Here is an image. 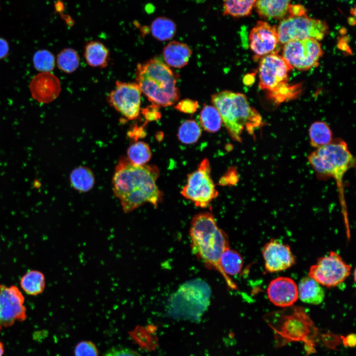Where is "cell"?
<instances>
[{"instance_id": "6da1fadb", "label": "cell", "mask_w": 356, "mask_h": 356, "mask_svg": "<svg viewBox=\"0 0 356 356\" xmlns=\"http://www.w3.org/2000/svg\"><path fill=\"white\" fill-rule=\"evenodd\" d=\"M159 175L155 165H135L126 157H120L112 178L113 191L125 213L132 212L145 203L157 207L163 195L156 184Z\"/></svg>"}, {"instance_id": "7a4b0ae2", "label": "cell", "mask_w": 356, "mask_h": 356, "mask_svg": "<svg viewBox=\"0 0 356 356\" xmlns=\"http://www.w3.org/2000/svg\"><path fill=\"white\" fill-rule=\"evenodd\" d=\"M190 236L192 250L198 259L208 268L218 271L229 288L237 289L236 284L221 267V255L229 248L228 239L226 233L218 226L211 213H199L192 218Z\"/></svg>"}, {"instance_id": "3957f363", "label": "cell", "mask_w": 356, "mask_h": 356, "mask_svg": "<svg viewBox=\"0 0 356 356\" xmlns=\"http://www.w3.org/2000/svg\"><path fill=\"white\" fill-rule=\"evenodd\" d=\"M178 78V75L158 58L137 66L136 83L149 100L159 107L172 105L179 98Z\"/></svg>"}, {"instance_id": "277c9868", "label": "cell", "mask_w": 356, "mask_h": 356, "mask_svg": "<svg viewBox=\"0 0 356 356\" xmlns=\"http://www.w3.org/2000/svg\"><path fill=\"white\" fill-rule=\"evenodd\" d=\"M211 100L233 140L241 142L244 130L253 134L261 126V116L250 105L244 94L223 90L213 94Z\"/></svg>"}, {"instance_id": "5b68a950", "label": "cell", "mask_w": 356, "mask_h": 356, "mask_svg": "<svg viewBox=\"0 0 356 356\" xmlns=\"http://www.w3.org/2000/svg\"><path fill=\"white\" fill-rule=\"evenodd\" d=\"M308 162L320 178H332L336 181L343 214L347 219L343 179L346 172L355 166L356 160L347 144L340 139H333L328 144L310 154Z\"/></svg>"}, {"instance_id": "8992f818", "label": "cell", "mask_w": 356, "mask_h": 356, "mask_svg": "<svg viewBox=\"0 0 356 356\" xmlns=\"http://www.w3.org/2000/svg\"><path fill=\"white\" fill-rule=\"evenodd\" d=\"M265 320L274 330L277 339L281 338L282 344L302 341L306 343L317 329L304 308L290 306L268 313Z\"/></svg>"}, {"instance_id": "52a82bcc", "label": "cell", "mask_w": 356, "mask_h": 356, "mask_svg": "<svg viewBox=\"0 0 356 356\" xmlns=\"http://www.w3.org/2000/svg\"><path fill=\"white\" fill-rule=\"evenodd\" d=\"M276 27L280 44H283L307 39L320 41L329 32L325 21L309 17L305 7L300 4H291L287 15Z\"/></svg>"}, {"instance_id": "ba28073f", "label": "cell", "mask_w": 356, "mask_h": 356, "mask_svg": "<svg viewBox=\"0 0 356 356\" xmlns=\"http://www.w3.org/2000/svg\"><path fill=\"white\" fill-rule=\"evenodd\" d=\"M293 68L281 55L273 52L262 58L259 66V86L276 101L295 95L297 86H289V74Z\"/></svg>"}, {"instance_id": "9c48e42d", "label": "cell", "mask_w": 356, "mask_h": 356, "mask_svg": "<svg viewBox=\"0 0 356 356\" xmlns=\"http://www.w3.org/2000/svg\"><path fill=\"white\" fill-rule=\"evenodd\" d=\"M211 290L204 281L195 279L182 284L168 303L169 312L174 316L197 318L210 303Z\"/></svg>"}, {"instance_id": "30bf717a", "label": "cell", "mask_w": 356, "mask_h": 356, "mask_svg": "<svg viewBox=\"0 0 356 356\" xmlns=\"http://www.w3.org/2000/svg\"><path fill=\"white\" fill-rule=\"evenodd\" d=\"M181 194L200 208H207L218 196V191L211 176V167L208 159H203L197 169L187 176L186 183Z\"/></svg>"}, {"instance_id": "8fae6325", "label": "cell", "mask_w": 356, "mask_h": 356, "mask_svg": "<svg viewBox=\"0 0 356 356\" xmlns=\"http://www.w3.org/2000/svg\"><path fill=\"white\" fill-rule=\"evenodd\" d=\"M351 273V267L338 254L331 251L317 259L310 267L308 275L321 286L334 287L345 281Z\"/></svg>"}, {"instance_id": "7c38bea8", "label": "cell", "mask_w": 356, "mask_h": 356, "mask_svg": "<svg viewBox=\"0 0 356 356\" xmlns=\"http://www.w3.org/2000/svg\"><path fill=\"white\" fill-rule=\"evenodd\" d=\"M322 54L318 41L307 39L284 44L281 56L293 68L305 71L316 66Z\"/></svg>"}, {"instance_id": "4fadbf2b", "label": "cell", "mask_w": 356, "mask_h": 356, "mask_svg": "<svg viewBox=\"0 0 356 356\" xmlns=\"http://www.w3.org/2000/svg\"><path fill=\"white\" fill-rule=\"evenodd\" d=\"M141 93L136 83L117 81L115 89L108 96V101L126 119L134 120L140 112Z\"/></svg>"}, {"instance_id": "5bb4252c", "label": "cell", "mask_w": 356, "mask_h": 356, "mask_svg": "<svg viewBox=\"0 0 356 356\" xmlns=\"http://www.w3.org/2000/svg\"><path fill=\"white\" fill-rule=\"evenodd\" d=\"M24 301V297L17 287L0 284V332L16 321L26 319Z\"/></svg>"}, {"instance_id": "9a60e30c", "label": "cell", "mask_w": 356, "mask_h": 356, "mask_svg": "<svg viewBox=\"0 0 356 356\" xmlns=\"http://www.w3.org/2000/svg\"><path fill=\"white\" fill-rule=\"evenodd\" d=\"M249 46L257 58L274 52L280 44L276 26L258 21L249 35Z\"/></svg>"}, {"instance_id": "2e32d148", "label": "cell", "mask_w": 356, "mask_h": 356, "mask_svg": "<svg viewBox=\"0 0 356 356\" xmlns=\"http://www.w3.org/2000/svg\"><path fill=\"white\" fill-rule=\"evenodd\" d=\"M262 254L265 269L269 272L286 270L296 262L290 247L275 239H271L263 247Z\"/></svg>"}, {"instance_id": "e0dca14e", "label": "cell", "mask_w": 356, "mask_h": 356, "mask_svg": "<svg viewBox=\"0 0 356 356\" xmlns=\"http://www.w3.org/2000/svg\"><path fill=\"white\" fill-rule=\"evenodd\" d=\"M267 295L274 305L282 308L289 307L298 298V286L291 278L280 276L270 282Z\"/></svg>"}, {"instance_id": "ac0fdd59", "label": "cell", "mask_w": 356, "mask_h": 356, "mask_svg": "<svg viewBox=\"0 0 356 356\" xmlns=\"http://www.w3.org/2000/svg\"><path fill=\"white\" fill-rule=\"evenodd\" d=\"M32 97L37 101L47 103L58 96L61 87L59 79L50 72H41L33 77L30 84Z\"/></svg>"}, {"instance_id": "d6986e66", "label": "cell", "mask_w": 356, "mask_h": 356, "mask_svg": "<svg viewBox=\"0 0 356 356\" xmlns=\"http://www.w3.org/2000/svg\"><path fill=\"white\" fill-rule=\"evenodd\" d=\"M192 55V50L186 44L173 41L163 48V56L168 66L181 68L186 66Z\"/></svg>"}, {"instance_id": "ffe728a7", "label": "cell", "mask_w": 356, "mask_h": 356, "mask_svg": "<svg viewBox=\"0 0 356 356\" xmlns=\"http://www.w3.org/2000/svg\"><path fill=\"white\" fill-rule=\"evenodd\" d=\"M292 0H257L255 8L262 18L281 20L287 15Z\"/></svg>"}, {"instance_id": "44dd1931", "label": "cell", "mask_w": 356, "mask_h": 356, "mask_svg": "<svg viewBox=\"0 0 356 356\" xmlns=\"http://www.w3.org/2000/svg\"><path fill=\"white\" fill-rule=\"evenodd\" d=\"M298 290V297L306 303L319 305L325 298V292L322 286L309 276L301 280Z\"/></svg>"}, {"instance_id": "7402d4cb", "label": "cell", "mask_w": 356, "mask_h": 356, "mask_svg": "<svg viewBox=\"0 0 356 356\" xmlns=\"http://www.w3.org/2000/svg\"><path fill=\"white\" fill-rule=\"evenodd\" d=\"M84 56L87 63L93 67L103 68L108 64L109 51L100 42L88 43L85 47Z\"/></svg>"}, {"instance_id": "603a6c76", "label": "cell", "mask_w": 356, "mask_h": 356, "mask_svg": "<svg viewBox=\"0 0 356 356\" xmlns=\"http://www.w3.org/2000/svg\"><path fill=\"white\" fill-rule=\"evenodd\" d=\"M69 179L72 187L80 192L89 191L95 183V177L93 172L89 168L83 166L73 169L70 175Z\"/></svg>"}, {"instance_id": "cb8c5ba5", "label": "cell", "mask_w": 356, "mask_h": 356, "mask_svg": "<svg viewBox=\"0 0 356 356\" xmlns=\"http://www.w3.org/2000/svg\"><path fill=\"white\" fill-rule=\"evenodd\" d=\"M20 284L21 288L27 294L37 296L44 291L45 286V277L42 272L31 270L23 275Z\"/></svg>"}, {"instance_id": "d4e9b609", "label": "cell", "mask_w": 356, "mask_h": 356, "mask_svg": "<svg viewBox=\"0 0 356 356\" xmlns=\"http://www.w3.org/2000/svg\"><path fill=\"white\" fill-rule=\"evenodd\" d=\"M309 135L311 145L316 149L328 144L333 140L331 130L323 122L317 121L312 124Z\"/></svg>"}, {"instance_id": "484cf974", "label": "cell", "mask_w": 356, "mask_h": 356, "mask_svg": "<svg viewBox=\"0 0 356 356\" xmlns=\"http://www.w3.org/2000/svg\"><path fill=\"white\" fill-rule=\"evenodd\" d=\"M177 26L171 19L165 17H158L151 23L150 32L157 40L166 41L172 39L176 34Z\"/></svg>"}, {"instance_id": "4316f807", "label": "cell", "mask_w": 356, "mask_h": 356, "mask_svg": "<svg viewBox=\"0 0 356 356\" xmlns=\"http://www.w3.org/2000/svg\"><path fill=\"white\" fill-rule=\"evenodd\" d=\"M257 0H223V14L234 18L249 16Z\"/></svg>"}, {"instance_id": "83f0119b", "label": "cell", "mask_w": 356, "mask_h": 356, "mask_svg": "<svg viewBox=\"0 0 356 356\" xmlns=\"http://www.w3.org/2000/svg\"><path fill=\"white\" fill-rule=\"evenodd\" d=\"M220 264L225 275H233L240 272L243 266V260L238 252L228 248L222 254Z\"/></svg>"}, {"instance_id": "f1b7e54d", "label": "cell", "mask_w": 356, "mask_h": 356, "mask_svg": "<svg viewBox=\"0 0 356 356\" xmlns=\"http://www.w3.org/2000/svg\"><path fill=\"white\" fill-rule=\"evenodd\" d=\"M199 121L202 128L207 132L218 131L222 123L221 116L215 106L204 105L199 115Z\"/></svg>"}, {"instance_id": "f546056e", "label": "cell", "mask_w": 356, "mask_h": 356, "mask_svg": "<svg viewBox=\"0 0 356 356\" xmlns=\"http://www.w3.org/2000/svg\"><path fill=\"white\" fill-rule=\"evenodd\" d=\"M127 158L133 164L141 166L146 164L152 157L150 146L146 142L136 141L128 148Z\"/></svg>"}, {"instance_id": "4dcf8cb0", "label": "cell", "mask_w": 356, "mask_h": 356, "mask_svg": "<svg viewBox=\"0 0 356 356\" xmlns=\"http://www.w3.org/2000/svg\"><path fill=\"white\" fill-rule=\"evenodd\" d=\"M202 134V130L197 122L192 119L184 121L179 126L178 137L182 143L186 144L196 142Z\"/></svg>"}, {"instance_id": "1f68e13d", "label": "cell", "mask_w": 356, "mask_h": 356, "mask_svg": "<svg viewBox=\"0 0 356 356\" xmlns=\"http://www.w3.org/2000/svg\"><path fill=\"white\" fill-rule=\"evenodd\" d=\"M58 68L66 73L74 72L79 67L80 58L77 52L73 49L67 48L61 51L57 56Z\"/></svg>"}, {"instance_id": "d6a6232c", "label": "cell", "mask_w": 356, "mask_h": 356, "mask_svg": "<svg viewBox=\"0 0 356 356\" xmlns=\"http://www.w3.org/2000/svg\"><path fill=\"white\" fill-rule=\"evenodd\" d=\"M33 63L37 70L42 72H50L53 70L54 67L55 59L50 51L40 50L35 53Z\"/></svg>"}, {"instance_id": "836d02e7", "label": "cell", "mask_w": 356, "mask_h": 356, "mask_svg": "<svg viewBox=\"0 0 356 356\" xmlns=\"http://www.w3.org/2000/svg\"><path fill=\"white\" fill-rule=\"evenodd\" d=\"M75 356H98V352L94 343L90 341H83L79 343L75 348Z\"/></svg>"}, {"instance_id": "e575fe53", "label": "cell", "mask_w": 356, "mask_h": 356, "mask_svg": "<svg viewBox=\"0 0 356 356\" xmlns=\"http://www.w3.org/2000/svg\"><path fill=\"white\" fill-rule=\"evenodd\" d=\"M198 106V102L197 101L185 98L179 101L175 106V108L184 113L192 114L197 111Z\"/></svg>"}, {"instance_id": "d590c367", "label": "cell", "mask_w": 356, "mask_h": 356, "mask_svg": "<svg viewBox=\"0 0 356 356\" xmlns=\"http://www.w3.org/2000/svg\"><path fill=\"white\" fill-rule=\"evenodd\" d=\"M159 106L154 104L144 108L142 113L145 117L147 123L148 121H156L161 117L159 111Z\"/></svg>"}, {"instance_id": "8d00e7d4", "label": "cell", "mask_w": 356, "mask_h": 356, "mask_svg": "<svg viewBox=\"0 0 356 356\" xmlns=\"http://www.w3.org/2000/svg\"><path fill=\"white\" fill-rule=\"evenodd\" d=\"M103 356H141L136 352L128 348H113Z\"/></svg>"}, {"instance_id": "74e56055", "label": "cell", "mask_w": 356, "mask_h": 356, "mask_svg": "<svg viewBox=\"0 0 356 356\" xmlns=\"http://www.w3.org/2000/svg\"><path fill=\"white\" fill-rule=\"evenodd\" d=\"M238 180V176L236 170L230 168L220 180L222 185L234 184Z\"/></svg>"}, {"instance_id": "f35d334b", "label": "cell", "mask_w": 356, "mask_h": 356, "mask_svg": "<svg viewBox=\"0 0 356 356\" xmlns=\"http://www.w3.org/2000/svg\"><path fill=\"white\" fill-rule=\"evenodd\" d=\"M129 137L135 141L138 138L143 137L146 135V133L143 130V127H134L128 134Z\"/></svg>"}, {"instance_id": "ab89813d", "label": "cell", "mask_w": 356, "mask_h": 356, "mask_svg": "<svg viewBox=\"0 0 356 356\" xmlns=\"http://www.w3.org/2000/svg\"><path fill=\"white\" fill-rule=\"evenodd\" d=\"M342 338L343 344L345 347H354L355 346L356 335L355 334H350Z\"/></svg>"}, {"instance_id": "60d3db41", "label": "cell", "mask_w": 356, "mask_h": 356, "mask_svg": "<svg viewBox=\"0 0 356 356\" xmlns=\"http://www.w3.org/2000/svg\"><path fill=\"white\" fill-rule=\"evenodd\" d=\"M9 46L5 40L0 38V59L5 57L8 54Z\"/></svg>"}, {"instance_id": "b9f144b4", "label": "cell", "mask_w": 356, "mask_h": 356, "mask_svg": "<svg viewBox=\"0 0 356 356\" xmlns=\"http://www.w3.org/2000/svg\"><path fill=\"white\" fill-rule=\"evenodd\" d=\"M4 353V348L3 343L0 340V356H3Z\"/></svg>"}]
</instances>
